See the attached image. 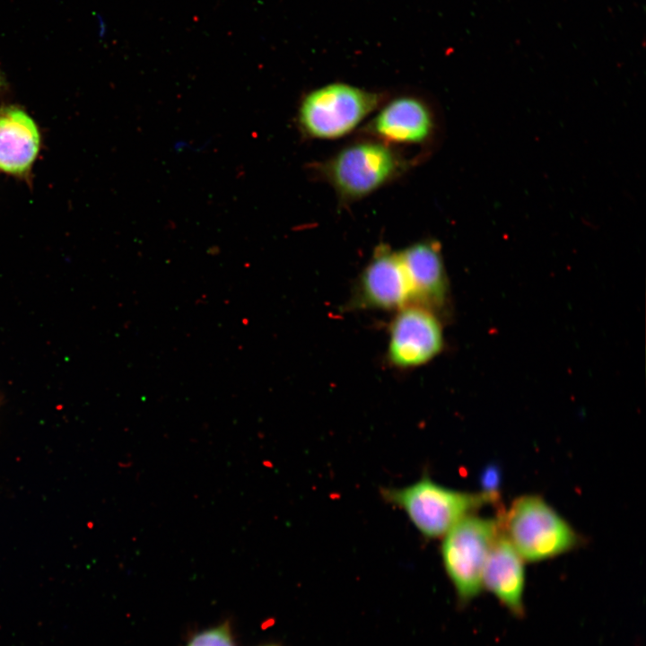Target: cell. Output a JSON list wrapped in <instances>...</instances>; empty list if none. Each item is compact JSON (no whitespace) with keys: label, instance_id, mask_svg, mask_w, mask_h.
<instances>
[{"label":"cell","instance_id":"9c48e42d","mask_svg":"<svg viewBox=\"0 0 646 646\" xmlns=\"http://www.w3.org/2000/svg\"><path fill=\"white\" fill-rule=\"evenodd\" d=\"M525 561L506 537L502 528L486 558L483 588L493 593L512 615H524Z\"/></svg>","mask_w":646,"mask_h":646},{"label":"cell","instance_id":"277c9868","mask_svg":"<svg viewBox=\"0 0 646 646\" xmlns=\"http://www.w3.org/2000/svg\"><path fill=\"white\" fill-rule=\"evenodd\" d=\"M402 158L387 144L363 141L345 146L319 165L321 177L345 201L362 198L397 176Z\"/></svg>","mask_w":646,"mask_h":646},{"label":"cell","instance_id":"ba28073f","mask_svg":"<svg viewBox=\"0 0 646 646\" xmlns=\"http://www.w3.org/2000/svg\"><path fill=\"white\" fill-rule=\"evenodd\" d=\"M398 254L409 284L410 303L433 312L442 307L448 293V281L438 242L419 241Z\"/></svg>","mask_w":646,"mask_h":646},{"label":"cell","instance_id":"3957f363","mask_svg":"<svg viewBox=\"0 0 646 646\" xmlns=\"http://www.w3.org/2000/svg\"><path fill=\"white\" fill-rule=\"evenodd\" d=\"M501 529V514L484 518L473 513L442 537L441 561L460 602L472 600L484 589V566Z\"/></svg>","mask_w":646,"mask_h":646},{"label":"cell","instance_id":"52a82bcc","mask_svg":"<svg viewBox=\"0 0 646 646\" xmlns=\"http://www.w3.org/2000/svg\"><path fill=\"white\" fill-rule=\"evenodd\" d=\"M359 302L371 309H401L410 303V289L398 252L381 245L359 279Z\"/></svg>","mask_w":646,"mask_h":646},{"label":"cell","instance_id":"7c38bea8","mask_svg":"<svg viewBox=\"0 0 646 646\" xmlns=\"http://www.w3.org/2000/svg\"><path fill=\"white\" fill-rule=\"evenodd\" d=\"M187 646H234L226 626H218L197 633Z\"/></svg>","mask_w":646,"mask_h":646},{"label":"cell","instance_id":"4fadbf2b","mask_svg":"<svg viewBox=\"0 0 646 646\" xmlns=\"http://www.w3.org/2000/svg\"><path fill=\"white\" fill-rule=\"evenodd\" d=\"M271 646H273V645H271Z\"/></svg>","mask_w":646,"mask_h":646},{"label":"cell","instance_id":"8992f818","mask_svg":"<svg viewBox=\"0 0 646 646\" xmlns=\"http://www.w3.org/2000/svg\"><path fill=\"white\" fill-rule=\"evenodd\" d=\"M443 346V334L434 312L416 304H407L394 318L389 327L388 359L398 368L427 363Z\"/></svg>","mask_w":646,"mask_h":646},{"label":"cell","instance_id":"8fae6325","mask_svg":"<svg viewBox=\"0 0 646 646\" xmlns=\"http://www.w3.org/2000/svg\"><path fill=\"white\" fill-rule=\"evenodd\" d=\"M40 144L34 120L22 109L0 108V170L22 175L33 164Z\"/></svg>","mask_w":646,"mask_h":646},{"label":"cell","instance_id":"5b68a950","mask_svg":"<svg viewBox=\"0 0 646 646\" xmlns=\"http://www.w3.org/2000/svg\"><path fill=\"white\" fill-rule=\"evenodd\" d=\"M379 93L343 83H330L308 93L298 111V123L308 135L339 138L354 129L380 103Z\"/></svg>","mask_w":646,"mask_h":646},{"label":"cell","instance_id":"30bf717a","mask_svg":"<svg viewBox=\"0 0 646 646\" xmlns=\"http://www.w3.org/2000/svg\"><path fill=\"white\" fill-rule=\"evenodd\" d=\"M369 129L386 142L422 144L433 135L435 121L424 101L412 96H402L382 107Z\"/></svg>","mask_w":646,"mask_h":646},{"label":"cell","instance_id":"6da1fadb","mask_svg":"<svg viewBox=\"0 0 646 646\" xmlns=\"http://www.w3.org/2000/svg\"><path fill=\"white\" fill-rule=\"evenodd\" d=\"M382 499L401 510L425 538L442 537L454 525L485 504L495 503L498 493L455 490L424 474L402 487L380 489Z\"/></svg>","mask_w":646,"mask_h":646},{"label":"cell","instance_id":"7a4b0ae2","mask_svg":"<svg viewBox=\"0 0 646 646\" xmlns=\"http://www.w3.org/2000/svg\"><path fill=\"white\" fill-rule=\"evenodd\" d=\"M501 518L503 533L525 562L555 557L581 541L574 528L539 495L516 498Z\"/></svg>","mask_w":646,"mask_h":646}]
</instances>
